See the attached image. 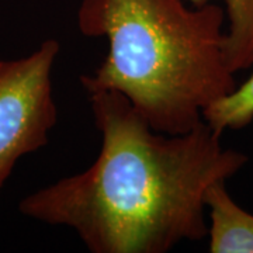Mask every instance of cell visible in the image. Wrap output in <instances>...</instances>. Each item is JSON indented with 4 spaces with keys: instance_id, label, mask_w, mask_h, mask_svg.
Masks as SVG:
<instances>
[{
    "instance_id": "cell-1",
    "label": "cell",
    "mask_w": 253,
    "mask_h": 253,
    "mask_svg": "<svg viewBox=\"0 0 253 253\" xmlns=\"http://www.w3.org/2000/svg\"><path fill=\"white\" fill-rule=\"evenodd\" d=\"M101 135L84 170L27 194L21 215L72 229L93 253H166L208 235L207 194L248 163L206 121L155 131L117 91L86 93Z\"/></svg>"
},
{
    "instance_id": "cell-2",
    "label": "cell",
    "mask_w": 253,
    "mask_h": 253,
    "mask_svg": "<svg viewBox=\"0 0 253 253\" xmlns=\"http://www.w3.org/2000/svg\"><path fill=\"white\" fill-rule=\"evenodd\" d=\"M76 20L83 36L107 41L104 59L81 76L82 87L123 94L158 132H189L238 84L217 1L82 0Z\"/></svg>"
},
{
    "instance_id": "cell-3",
    "label": "cell",
    "mask_w": 253,
    "mask_h": 253,
    "mask_svg": "<svg viewBox=\"0 0 253 253\" xmlns=\"http://www.w3.org/2000/svg\"><path fill=\"white\" fill-rule=\"evenodd\" d=\"M59 51L49 38L28 55L0 59V191L21 158L48 144L58 123L52 72Z\"/></svg>"
},
{
    "instance_id": "cell-4",
    "label": "cell",
    "mask_w": 253,
    "mask_h": 253,
    "mask_svg": "<svg viewBox=\"0 0 253 253\" xmlns=\"http://www.w3.org/2000/svg\"><path fill=\"white\" fill-rule=\"evenodd\" d=\"M208 249L211 253H253V214L218 183L207 194Z\"/></svg>"
},
{
    "instance_id": "cell-5",
    "label": "cell",
    "mask_w": 253,
    "mask_h": 253,
    "mask_svg": "<svg viewBox=\"0 0 253 253\" xmlns=\"http://www.w3.org/2000/svg\"><path fill=\"white\" fill-rule=\"evenodd\" d=\"M194 6L221 1L226 13L225 56L229 69L242 72L253 66V0H189Z\"/></svg>"
},
{
    "instance_id": "cell-6",
    "label": "cell",
    "mask_w": 253,
    "mask_h": 253,
    "mask_svg": "<svg viewBox=\"0 0 253 253\" xmlns=\"http://www.w3.org/2000/svg\"><path fill=\"white\" fill-rule=\"evenodd\" d=\"M203 120L214 131L242 129L253 121V72L241 84H236L224 97L212 103L204 113Z\"/></svg>"
}]
</instances>
